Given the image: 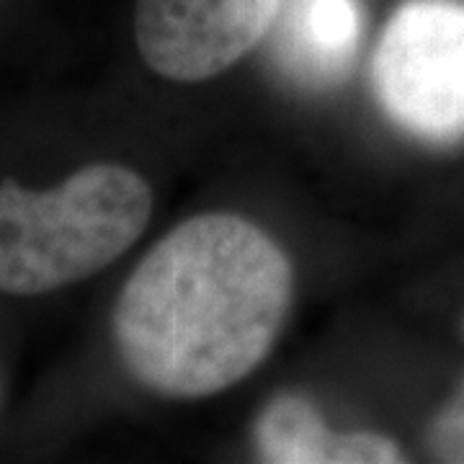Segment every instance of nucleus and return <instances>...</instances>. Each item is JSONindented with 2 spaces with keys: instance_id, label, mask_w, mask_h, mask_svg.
<instances>
[{
  "instance_id": "f257e3e1",
  "label": "nucleus",
  "mask_w": 464,
  "mask_h": 464,
  "mask_svg": "<svg viewBox=\"0 0 464 464\" xmlns=\"http://www.w3.org/2000/svg\"><path fill=\"white\" fill-rule=\"evenodd\" d=\"M292 264L258 225L199 215L168 232L127 279L114 341L134 380L166 398H207L268 356L292 304Z\"/></svg>"
},
{
  "instance_id": "f03ea898",
  "label": "nucleus",
  "mask_w": 464,
  "mask_h": 464,
  "mask_svg": "<svg viewBox=\"0 0 464 464\" xmlns=\"http://www.w3.org/2000/svg\"><path fill=\"white\" fill-rule=\"evenodd\" d=\"M152 191L132 168L93 163L50 191L0 183V292L44 295L83 282L132 248Z\"/></svg>"
},
{
  "instance_id": "7ed1b4c3",
  "label": "nucleus",
  "mask_w": 464,
  "mask_h": 464,
  "mask_svg": "<svg viewBox=\"0 0 464 464\" xmlns=\"http://www.w3.org/2000/svg\"><path fill=\"white\" fill-rule=\"evenodd\" d=\"M382 109L431 145L464 140V0H405L372 63Z\"/></svg>"
},
{
  "instance_id": "20e7f679",
  "label": "nucleus",
  "mask_w": 464,
  "mask_h": 464,
  "mask_svg": "<svg viewBox=\"0 0 464 464\" xmlns=\"http://www.w3.org/2000/svg\"><path fill=\"white\" fill-rule=\"evenodd\" d=\"M284 0H140L134 39L145 65L179 83H199L246 57Z\"/></svg>"
},
{
  "instance_id": "39448f33",
  "label": "nucleus",
  "mask_w": 464,
  "mask_h": 464,
  "mask_svg": "<svg viewBox=\"0 0 464 464\" xmlns=\"http://www.w3.org/2000/svg\"><path fill=\"white\" fill-rule=\"evenodd\" d=\"M274 60L295 83L331 88L351 72L362 36L359 0H284Z\"/></svg>"
},
{
  "instance_id": "423d86ee",
  "label": "nucleus",
  "mask_w": 464,
  "mask_h": 464,
  "mask_svg": "<svg viewBox=\"0 0 464 464\" xmlns=\"http://www.w3.org/2000/svg\"><path fill=\"white\" fill-rule=\"evenodd\" d=\"M341 439L299 395H279L256 423L258 454L274 464H341Z\"/></svg>"
},
{
  "instance_id": "0eeeda50",
  "label": "nucleus",
  "mask_w": 464,
  "mask_h": 464,
  "mask_svg": "<svg viewBox=\"0 0 464 464\" xmlns=\"http://www.w3.org/2000/svg\"><path fill=\"white\" fill-rule=\"evenodd\" d=\"M426 444L433 459L464 464V380L459 382L447 405L433 415Z\"/></svg>"
},
{
  "instance_id": "6e6552de",
  "label": "nucleus",
  "mask_w": 464,
  "mask_h": 464,
  "mask_svg": "<svg viewBox=\"0 0 464 464\" xmlns=\"http://www.w3.org/2000/svg\"><path fill=\"white\" fill-rule=\"evenodd\" d=\"M462 331H464V323H462Z\"/></svg>"
}]
</instances>
